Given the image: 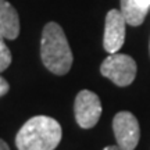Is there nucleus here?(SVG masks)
I'll list each match as a JSON object with an SVG mask.
<instances>
[{"label":"nucleus","instance_id":"obj_1","mask_svg":"<svg viewBox=\"0 0 150 150\" xmlns=\"http://www.w3.org/2000/svg\"><path fill=\"white\" fill-rule=\"evenodd\" d=\"M63 136L59 121L47 115L29 118L16 136L18 150H54Z\"/></svg>","mask_w":150,"mask_h":150},{"label":"nucleus","instance_id":"obj_2","mask_svg":"<svg viewBox=\"0 0 150 150\" xmlns=\"http://www.w3.org/2000/svg\"><path fill=\"white\" fill-rule=\"evenodd\" d=\"M40 59L43 65L56 75H65L71 70L72 52L63 28L57 22H49L43 28Z\"/></svg>","mask_w":150,"mask_h":150},{"label":"nucleus","instance_id":"obj_3","mask_svg":"<svg viewBox=\"0 0 150 150\" xmlns=\"http://www.w3.org/2000/svg\"><path fill=\"white\" fill-rule=\"evenodd\" d=\"M136 61L128 54H110L100 65L103 76L110 79L117 86H128L136 76Z\"/></svg>","mask_w":150,"mask_h":150},{"label":"nucleus","instance_id":"obj_4","mask_svg":"<svg viewBox=\"0 0 150 150\" xmlns=\"http://www.w3.org/2000/svg\"><path fill=\"white\" fill-rule=\"evenodd\" d=\"M112 132L121 150H134L140 139L139 122L132 112L120 111L112 120Z\"/></svg>","mask_w":150,"mask_h":150},{"label":"nucleus","instance_id":"obj_5","mask_svg":"<svg viewBox=\"0 0 150 150\" xmlns=\"http://www.w3.org/2000/svg\"><path fill=\"white\" fill-rule=\"evenodd\" d=\"M75 120L81 128L91 129L93 128L102 115V102L95 92L81 91L74 103Z\"/></svg>","mask_w":150,"mask_h":150},{"label":"nucleus","instance_id":"obj_6","mask_svg":"<svg viewBox=\"0 0 150 150\" xmlns=\"http://www.w3.org/2000/svg\"><path fill=\"white\" fill-rule=\"evenodd\" d=\"M125 25L127 22L120 10L112 8L107 13L103 36V47L107 53L114 54L122 47L125 42Z\"/></svg>","mask_w":150,"mask_h":150},{"label":"nucleus","instance_id":"obj_7","mask_svg":"<svg viewBox=\"0 0 150 150\" xmlns=\"http://www.w3.org/2000/svg\"><path fill=\"white\" fill-rule=\"evenodd\" d=\"M0 35L8 40H14L20 35L18 13L6 0H0Z\"/></svg>","mask_w":150,"mask_h":150},{"label":"nucleus","instance_id":"obj_8","mask_svg":"<svg viewBox=\"0 0 150 150\" xmlns=\"http://www.w3.org/2000/svg\"><path fill=\"white\" fill-rule=\"evenodd\" d=\"M121 14L125 22L131 27H139L145 21L147 11L142 10L139 6L135 3V0H121Z\"/></svg>","mask_w":150,"mask_h":150},{"label":"nucleus","instance_id":"obj_9","mask_svg":"<svg viewBox=\"0 0 150 150\" xmlns=\"http://www.w3.org/2000/svg\"><path fill=\"white\" fill-rule=\"evenodd\" d=\"M11 64V52L7 47L4 42V38L0 35V72L7 70Z\"/></svg>","mask_w":150,"mask_h":150},{"label":"nucleus","instance_id":"obj_10","mask_svg":"<svg viewBox=\"0 0 150 150\" xmlns=\"http://www.w3.org/2000/svg\"><path fill=\"white\" fill-rule=\"evenodd\" d=\"M8 91H10V85H8V82H7L3 76H0V97L4 96Z\"/></svg>","mask_w":150,"mask_h":150},{"label":"nucleus","instance_id":"obj_11","mask_svg":"<svg viewBox=\"0 0 150 150\" xmlns=\"http://www.w3.org/2000/svg\"><path fill=\"white\" fill-rule=\"evenodd\" d=\"M0 150H10L8 145H7V143H6L3 139H0Z\"/></svg>","mask_w":150,"mask_h":150},{"label":"nucleus","instance_id":"obj_12","mask_svg":"<svg viewBox=\"0 0 150 150\" xmlns=\"http://www.w3.org/2000/svg\"><path fill=\"white\" fill-rule=\"evenodd\" d=\"M104 150H121L118 146H107V147H104Z\"/></svg>","mask_w":150,"mask_h":150}]
</instances>
